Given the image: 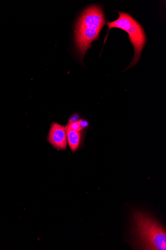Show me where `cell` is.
Here are the masks:
<instances>
[{
  "label": "cell",
  "mask_w": 166,
  "mask_h": 250,
  "mask_svg": "<svg viewBox=\"0 0 166 250\" xmlns=\"http://www.w3.org/2000/svg\"><path fill=\"white\" fill-rule=\"evenodd\" d=\"M105 22L103 9L99 6H90L83 13L75 29L76 46L80 58L91 48L92 43L99 39Z\"/></svg>",
  "instance_id": "cell-1"
},
{
  "label": "cell",
  "mask_w": 166,
  "mask_h": 250,
  "mask_svg": "<svg viewBox=\"0 0 166 250\" xmlns=\"http://www.w3.org/2000/svg\"><path fill=\"white\" fill-rule=\"evenodd\" d=\"M134 232L140 248L144 250H166V230L154 218L144 212L132 214Z\"/></svg>",
  "instance_id": "cell-2"
},
{
  "label": "cell",
  "mask_w": 166,
  "mask_h": 250,
  "mask_svg": "<svg viewBox=\"0 0 166 250\" xmlns=\"http://www.w3.org/2000/svg\"><path fill=\"white\" fill-rule=\"evenodd\" d=\"M117 12L119 14V18L115 21L108 22L107 24L109 27V32L111 29L116 28L122 29L129 34L130 42L134 49V56L128 67L129 68L138 62L142 50L145 47L147 37L143 28L129 14L125 12Z\"/></svg>",
  "instance_id": "cell-3"
},
{
  "label": "cell",
  "mask_w": 166,
  "mask_h": 250,
  "mask_svg": "<svg viewBox=\"0 0 166 250\" xmlns=\"http://www.w3.org/2000/svg\"><path fill=\"white\" fill-rule=\"evenodd\" d=\"M49 141L55 147L65 149L67 146L65 127L56 123L53 124L49 133Z\"/></svg>",
  "instance_id": "cell-4"
},
{
  "label": "cell",
  "mask_w": 166,
  "mask_h": 250,
  "mask_svg": "<svg viewBox=\"0 0 166 250\" xmlns=\"http://www.w3.org/2000/svg\"><path fill=\"white\" fill-rule=\"evenodd\" d=\"M68 145L71 150L75 151L79 146L81 141L80 132L71 130L65 127Z\"/></svg>",
  "instance_id": "cell-5"
},
{
  "label": "cell",
  "mask_w": 166,
  "mask_h": 250,
  "mask_svg": "<svg viewBox=\"0 0 166 250\" xmlns=\"http://www.w3.org/2000/svg\"><path fill=\"white\" fill-rule=\"evenodd\" d=\"M80 121H79L74 122H70L66 127L71 130L80 132L83 129Z\"/></svg>",
  "instance_id": "cell-6"
}]
</instances>
